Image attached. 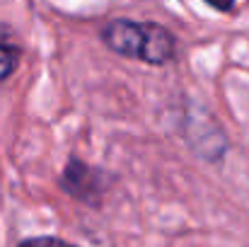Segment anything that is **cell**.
<instances>
[{"label":"cell","mask_w":249,"mask_h":247,"mask_svg":"<svg viewBox=\"0 0 249 247\" xmlns=\"http://www.w3.org/2000/svg\"><path fill=\"white\" fill-rule=\"evenodd\" d=\"M102 41L119 56H128L150 66H165L177 54L174 34L158 22L111 19L102 29Z\"/></svg>","instance_id":"1"},{"label":"cell","mask_w":249,"mask_h":247,"mask_svg":"<svg viewBox=\"0 0 249 247\" xmlns=\"http://www.w3.org/2000/svg\"><path fill=\"white\" fill-rule=\"evenodd\" d=\"M111 179L107 172H102L99 167H92L80 158H71L63 174H61V187L66 194H71L73 199L83 201L87 206H97L107 189H109Z\"/></svg>","instance_id":"2"},{"label":"cell","mask_w":249,"mask_h":247,"mask_svg":"<svg viewBox=\"0 0 249 247\" xmlns=\"http://www.w3.org/2000/svg\"><path fill=\"white\" fill-rule=\"evenodd\" d=\"M19 56L22 46L17 41V34L12 32V27L0 24V82L15 73V68L19 66Z\"/></svg>","instance_id":"3"},{"label":"cell","mask_w":249,"mask_h":247,"mask_svg":"<svg viewBox=\"0 0 249 247\" xmlns=\"http://www.w3.org/2000/svg\"><path fill=\"white\" fill-rule=\"evenodd\" d=\"M19 247H75V245H71V243H66V240H61V238L41 235V238H29V240H24Z\"/></svg>","instance_id":"4"},{"label":"cell","mask_w":249,"mask_h":247,"mask_svg":"<svg viewBox=\"0 0 249 247\" xmlns=\"http://www.w3.org/2000/svg\"><path fill=\"white\" fill-rule=\"evenodd\" d=\"M213 10H218V12H228V10H232V5H235V0H206Z\"/></svg>","instance_id":"5"}]
</instances>
